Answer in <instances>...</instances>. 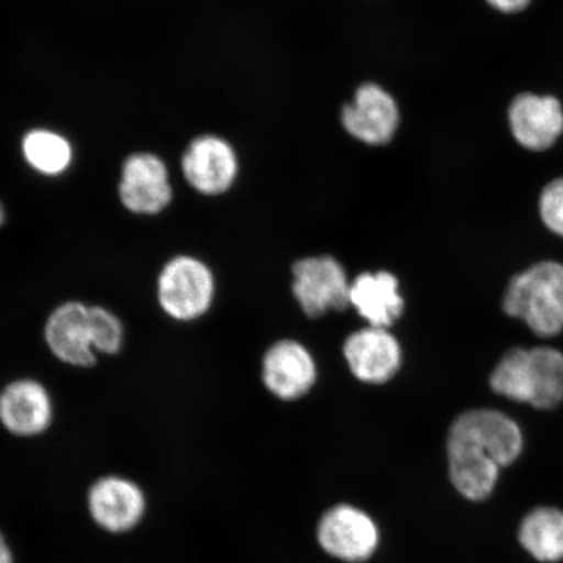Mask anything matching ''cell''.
Instances as JSON below:
<instances>
[{
	"label": "cell",
	"mask_w": 563,
	"mask_h": 563,
	"mask_svg": "<svg viewBox=\"0 0 563 563\" xmlns=\"http://www.w3.org/2000/svg\"><path fill=\"white\" fill-rule=\"evenodd\" d=\"M179 170L183 180L197 195L221 196L236 181L238 154L227 139L203 133L188 141L180 153Z\"/></svg>",
	"instance_id": "obj_6"
},
{
	"label": "cell",
	"mask_w": 563,
	"mask_h": 563,
	"mask_svg": "<svg viewBox=\"0 0 563 563\" xmlns=\"http://www.w3.org/2000/svg\"><path fill=\"white\" fill-rule=\"evenodd\" d=\"M343 352L351 372L368 384H384L396 376L402 355L396 338L373 327L350 335Z\"/></svg>",
	"instance_id": "obj_13"
},
{
	"label": "cell",
	"mask_w": 563,
	"mask_h": 563,
	"mask_svg": "<svg viewBox=\"0 0 563 563\" xmlns=\"http://www.w3.org/2000/svg\"><path fill=\"white\" fill-rule=\"evenodd\" d=\"M15 312H16V314H13V316H15V317H12V319H13V320H12V322H11V323H12V327H15V323H18V320H16V319H20V309H19V311H15ZM20 322H21V321H20ZM21 325H23V323H21ZM23 328H24L25 330L27 329V327H24V325H23ZM30 329H31V330H33V332H38V333H41V330H40V329H33V328H31V327H30Z\"/></svg>",
	"instance_id": "obj_26"
},
{
	"label": "cell",
	"mask_w": 563,
	"mask_h": 563,
	"mask_svg": "<svg viewBox=\"0 0 563 563\" xmlns=\"http://www.w3.org/2000/svg\"><path fill=\"white\" fill-rule=\"evenodd\" d=\"M540 214L545 227L563 238V178L555 179L540 196Z\"/></svg>",
	"instance_id": "obj_22"
},
{
	"label": "cell",
	"mask_w": 563,
	"mask_h": 563,
	"mask_svg": "<svg viewBox=\"0 0 563 563\" xmlns=\"http://www.w3.org/2000/svg\"><path fill=\"white\" fill-rule=\"evenodd\" d=\"M9 220H10L9 208H7L3 199H0V230H3L7 227V223H9Z\"/></svg>",
	"instance_id": "obj_25"
},
{
	"label": "cell",
	"mask_w": 563,
	"mask_h": 563,
	"mask_svg": "<svg viewBox=\"0 0 563 563\" xmlns=\"http://www.w3.org/2000/svg\"><path fill=\"white\" fill-rule=\"evenodd\" d=\"M41 336L47 355L63 368L91 371L101 363L95 350L90 301L73 298L58 302L45 317Z\"/></svg>",
	"instance_id": "obj_5"
},
{
	"label": "cell",
	"mask_w": 563,
	"mask_h": 563,
	"mask_svg": "<svg viewBox=\"0 0 563 563\" xmlns=\"http://www.w3.org/2000/svg\"><path fill=\"white\" fill-rule=\"evenodd\" d=\"M350 305L373 328H389L404 313L405 302L393 274L364 273L351 284Z\"/></svg>",
	"instance_id": "obj_16"
},
{
	"label": "cell",
	"mask_w": 563,
	"mask_h": 563,
	"mask_svg": "<svg viewBox=\"0 0 563 563\" xmlns=\"http://www.w3.org/2000/svg\"><path fill=\"white\" fill-rule=\"evenodd\" d=\"M490 386L498 396L530 405L528 350L516 347L506 352L490 375Z\"/></svg>",
	"instance_id": "obj_21"
},
{
	"label": "cell",
	"mask_w": 563,
	"mask_h": 563,
	"mask_svg": "<svg viewBox=\"0 0 563 563\" xmlns=\"http://www.w3.org/2000/svg\"><path fill=\"white\" fill-rule=\"evenodd\" d=\"M448 456L450 478L463 497L483 501L492 495L501 467L487 448L455 421L449 432Z\"/></svg>",
	"instance_id": "obj_8"
},
{
	"label": "cell",
	"mask_w": 563,
	"mask_h": 563,
	"mask_svg": "<svg viewBox=\"0 0 563 563\" xmlns=\"http://www.w3.org/2000/svg\"><path fill=\"white\" fill-rule=\"evenodd\" d=\"M504 311L522 320L534 334L554 336L563 332V265L539 263L510 280Z\"/></svg>",
	"instance_id": "obj_2"
},
{
	"label": "cell",
	"mask_w": 563,
	"mask_h": 563,
	"mask_svg": "<svg viewBox=\"0 0 563 563\" xmlns=\"http://www.w3.org/2000/svg\"><path fill=\"white\" fill-rule=\"evenodd\" d=\"M295 298L308 317L317 319L330 309L343 311L350 306L346 273L330 256L300 260L292 267Z\"/></svg>",
	"instance_id": "obj_7"
},
{
	"label": "cell",
	"mask_w": 563,
	"mask_h": 563,
	"mask_svg": "<svg viewBox=\"0 0 563 563\" xmlns=\"http://www.w3.org/2000/svg\"><path fill=\"white\" fill-rule=\"evenodd\" d=\"M519 541L541 562L563 560V511L554 508L532 510L519 528Z\"/></svg>",
	"instance_id": "obj_19"
},
{
	"label": "cell",
	"mask_w": 563,
	"mask_h": 563,
	"mask_svg": "<svg viewBox=\"0 0 563 563\" xmlns=\"http://www.w3.org/2000/svg\"><path fill=\"white\" fill-rule=\"evenodd\" d=\"M20 157L40 178L60 179L73 170L76 145L73 137L53 125H31L19 139Z\"/></svg>",
	"instance_id": "obj_14"
},
{
	"label": "cell",
	"mask_w": 563,
	"mask_h": 563,
	"mask_svg": "<svg viewBox=\"0 0 563 563\" xmlns=\"http://www.w3.org/2000/svg\"><path fill=\"white\" fill-rule=\"evenodd\" d=\"M217 282L207 262L191 252L174 253L154 279V301L167 321L189 327L206 317L214 305Z\"/></svg>",
	"instance_id": "obj_1"
},
{
	"label": "cell",
	"mask_w": 563,
	"mask_h": 563,
	"mask_svg": "<svg viewBox=\"0 0 563 563\" xmlns=\"http://www.w3.org/2000/svg\"><path fill=\"white\" fill-rule=\"evenodd\" d=\"M91 322H93L95 350L101 361H111L124 354L129 346V325L124 317L102 302H90Z\"/></svg>",
	"instance_id": "obj_20"
},
{
	"label": "cell",
	"mask_w": 563,
	"mask_h": 563,
	"mask_svg": "<svg viewBox=\"0 0 563 563\" xmlns=\"http://www.w3.org/2000/svg\"><path fill=\"white\" fill-rule=\"evenodd\" d=\"M263 377L274 396L294 400L305 396L313 386L316 365L300 343L280 341L265 354Z\"/></svg>",
	"instance_id": "obj_15"
},
{
	"label": "cell",
	"mask_w": 563,
	"mask_h": 563,
	"mask_svg": "<svg viewBox=\"0 0 563 563\" xmlns=\"http://www.w3.org/2000/svg\"><path fill=\"white\" fill-rule=\"evenodd\" d=\"M342 124L352 137L368 145L389 143L399 124L396 100L377 84H363L354 101L344 106Z\"/></svg>",
	"instance_id": "obj_10"
},
{
	"label": "cell",
	"mask_w": 563,
	"mask_h": 563,
	"mask_svg": "<svg viewBox=\"0 0 563 563\" xmlns=\"http://www.w3.org/2000/svg\"><path fill=\"white\" fill-rule=\"evenodd\" d=\"M487 2L493 7V9L506 13H514L523 11L532 0H487Z\"/></svg>",
	"instance_id": "obj_23"
},
{
	"label": "cell",
	"mask_w": 563,
	"mask_h": 563,
	"mask_svg": "<svg viewBox=\"0 0 563 563\" xmlns=\"http://www.w3.org/2000/svg\"><path fill=\"white\" fill-rule=\"evenodd\" d=\"M0 563H13L12 553L2 534H0Z\"/></svg>",
	"instance_id": "obj_24"
},
{
	"label": "cell",
	"mask_w": 563,
	"mask_h": 563,
	"mask_svg": "<svg viewBox=\"0 0 563 563\" xmlns=\"http://www.w3.org/2000/svg\"><path fill=\"white\" fill-rule=\"evenodd\" d=\"M509 121L518 143L534 152L549 150L563 132L562 106L552 96H517L510 104Z\"/></svg>",
	"instance_id": "obj_12"
},
{
	"label": "cell",
	"mask_w": 563,
	"mask_h": 563,
	"mask_svg": "<svg viewBox=\"0 0 563 563\" xmlns=\"http://www.w3.org/2000/svg\"><path fill=\"white\" fill-rule=\"evenodd\" d=\"M118 206L139 220H157L175 206L172 168L156 151L125 154L115 185Z\"/></svg>",
	"instance_id": "obj_3"
},
{
	"label": "cell",
	"mask_w": 563,
	"mask_h": 563,
	"mask_svg": "<svg viewBox=\"0 0 563 563\" xmlns=\"http://www.w3.org/2000/svg\"><path fill=\"white\" fill-rule=\"evenodd\" d=\"M317 538L323 551L334 558L363 562L376 551L378 530L367 514L349 505H340L322 517Z\"/></svg>",
	"instance_id": "obj_9"
},
{
	"label": "cell",
	"mask_w": 563,
	"mask_h": 563,
	"mask_svg": "<svg viewBox=\"0 0 563 563\" xmlns=\"http://www.w3.org/2000/svg\"><path fill=\"white\" fill-rule=\"evenodd\" d=\"M88 506L98 525L119 533L130 531L140 522L146 501L143 489L132 478L106 475L91 484Z\"/></svg>",
	"instance_id": "obj_11"
},
{
	"label": "cell",
	"mask_w": 563,
	"mask_h": 563,
	"mask_svg": "<svg viewBox=\"0 0 563 563\" xmlns=\"http://www.w3.org/2000/svg\"><path fill=\"white\" fill-rule=\"evenodd\" d=\"M455 421L487 448L499 467L516 462L523 450V435L517 422L495 410L464 412Z\"/></svg>",
	"instance_id": "obj_17"
},
{
	"label": "cell",
	"mask_w": 563,
	"mask_h": 563,
	"mask_svg": "<svg viewBox=\"0 0 563 563\" xmlns=\"http://www.w3.org/2000/svg\"><path fill=\"white\" fill-rule=\"evenodd\" d=\"M530 405L553 410L563 402V352L551 347L528 350Z\"/></svg>",
	"instance_id": "obj_18"
},
{
	"label": "cell",
	"mask_w": 563,
	"mask_h": 563,
	"mask_svg": "<svg viewBox=\"0 0 563 563\" xmlns=\"http://www.w3.org/2000/svg\"><path fill=\"white\" fill-rule=\"evenodd\" d=\"M56 421L58 400L46 379L20 375L0 387V431L10 439H44L54 431Z\"/></svg>",
	"instance_id": "obj_4"
}]
</instances>
